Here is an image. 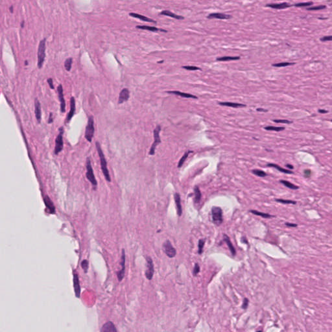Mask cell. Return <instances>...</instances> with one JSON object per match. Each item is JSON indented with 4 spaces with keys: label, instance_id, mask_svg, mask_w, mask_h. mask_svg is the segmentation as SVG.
Returning a JSON list of instances; mask_svg holds the SVG:
<instances>
[{
    "label": "cell",
    "instance_id": "10",
    "mask_svg": "<svg viewBox=\"0 0 332 332\" xmlns=\"http://www.w3.org/2000/svg\"><path fill=\"white\" fill-rule=\"evenodd\" d=\"M58 100L60 103V111L62 113H64L66 112V103L64 97V90L62 84H59L57 88Z\"/></svg>",
    "mask_w": 332,
    "mask_h": 332
},
{
    "label": "cell",
    "instance_id": "1",
    "mask_svg": "<svg viewBox=\"0 0 332 332\" xmlns=\"http://www.w3.org/2000/svg\"><path fill=\"white\" fill-rule=\"evenodd\" d=\"M96 149H97V150L99 157H100V158L101 167V170H102L103 173V175H104V176H105V179L106 180V181L110 182H111V178H110V174H109V170H108V168H107V162H106V160L105 154L103 152V150L101 147L100 144L99 143L98 141H96Z\"/></svg>",
    "mask_w": 332,
    "mask_h": 332
},
{
    "label": "cell",
    "instance_id": "55",
    "mask_svg": "<svg viewBox=\"0 0 332 332\" xmlns=\"http://www.w3.org/2000/svg\"><path fill=\"white\" fill-rule=\"evenodd\" d=\"M24 21H22V24H21V27H24Z\"/></svg>",
    "mask_w": 332,
    "mask_h": 332
},
{
    "label": "cell",
    "instance_id": "49",
    "mask_svg": "<svg viewBox=\"0 0 332 332\" xmlns=\"http://www.w3.org/2000/svg\"><path fill=\"white\" fill-rule=\"evenodd\" d=\"M47 122H48L49 124H51V123H52L53 122V113L52 112H51L49 114V117L48 121H47Z\"/></svg>",
    "mask_w": 332,
    "mask_h": 332
},
{
    "label": "cell",
    "instance_id": "12",
    "mask_svg": "<svg viewBox=\"0 0 332 332\" xmlns=\"http://www.w3.org/2000/svg\"><path fill=\"white\" fill-rule=\"evenodd\" d=\"M73 287L77 298H80L81 295V286L79 279V276L77 274L74 273L73 275Z\"/></svg>",
    "mask_w": 332,
    "mask_h": 332
},
{
    "label": "cell",
    "instance_id": "38",
    "mask_svg": "<svg viewBox=\"0 0 332 332\" xmlns=\"http://www.w3.org/2000/svg\"><path fill=\"white\" fill-rule=\"evenodd\" d=\"M276 201L280 202L282 204H296V202L291 201V200H284V199H276Z\"/></svg>",
    "mask_w": 332,
    "mask_h": 332
},
{
    "label": "cell",
    "instance_id": "46",
    "mask_svg": "<svg viewBox=\"0 0 332 332\" xmlns=\"http://www.w3.org/2000/svg\"><path fill=\"white\" fill-rule=\"evenodd\" d=\"M321 41L322 42H328V41H332V35L330 36H325L321 38Z\"/></svg>",
    "mask_w": 332,
    "mask_h": 332
},
{
    "label": "cell",
    "instance_id": "45",
    "mask_svg": "<svg viewBox=\"0 0 332 332\" xmlns=\"http://www.w3.org/2000/svg\"><path fill=\"white\" fill-rule=\"evenodd\" d=\"M248 299L247 298H245L243 302V304L241 305V308L244 309H246L248 307Z\"/></svg>",
    "mask_w": 332,
    "mask_h": 332
},
{
    "label": "cell",
    "instance_id": "19",
    "mask_svg": "<svg viewBox=\"0 0 332 332\" xmlns=\"http://www.w3.org/2000/svg\"><path fill=\"white\" fill-rule=\"evenodd\" d=\"M266 7L272 8H274V9L280 10V9H285V8H287L288 7H291V5H289V4H288L287 3H280L267 4Z\"/></svg>",
    "mask_w": 332,
    "mask_h": 332
},
{
    "label": "cell",
    "instance_id": "25",
    "mask_svg": "<svg viewBox=\"0 0 332 332\" xmlns=\"http://www.w3.org/2000/svg\"><path fill=\"white\" fill-rule=\"evenodd\" d=\"M267 166L274 167L275 169H277L278 171L282 172V173H286V174H293V173H294L292 171L287 169H284V168L279 166L277 164H275V163H268V164H267Z\"/></svg>",
    "mask_w": 332,
    "mask_h": 332
},
{
    "label": "cell",
    "instance_id": "29",
    "mask_svg": "<svg viewBox=\"0 0 332 332\" xmlns=\"http://www.w3.org/2000/svg\"><path fill=\"white\" fill-rule=\"evenodd\" d=\"M194 192H195V202L196 203H199L201 200V192L198 186H195L194 188Z\"/></svg>",
    "mask_w": 332,
    "mask_h": 332
},
{
    "label": "cell",
    "instance_id": "43",
    "mask_svg": "<svg viewBox=\"0 0 332 332\" xmlns=\"http://www.w3.org/2000/svg\"><path fill=\"white\" fill-rule=\"evenodd\" d=\"M182 68L184 69H186V70H189V71H195V70H201V69L199 68H198L197 66H182Z\"/></svg>",
    "mask_w": 332,
    "mask_h": 332
},
{
    "label": "cell",
    "instance_id": "17",
    "mask_svg": "<svg viewBox=\"0 0 332 332\" xmlns=\"http://www.w3.org/2000/svg\"><path fill=\"white\" fill-rule=\"evenodd\" d=\"M101 332H116L117 330H116L114 324L112 322L109 321L103 326L101 329L100 330Z\"/></svg>",
    "mask_w": 332,
    "mask_h": 332
},
{
    "label": "cell",
    "instance_id": "9",
    "mask_svg": "<svg viewBox=\"0 0 332 332\" xmlns=\"http://www.w3.org/2000/svg\"><path fill=\"white\" fill-rule=\"evenodd\" d=\"M154 265L150 257L147 258V269L145 271V277L148 280H152L154 274Z\"/></svg>",
    "mask_w": 332,
    "mask_h": 332
},
{
    "label": "cell",
    "instance_id": "41",
    "mask_svg": "<svg viewBox=\"0 0 332 332\" xmlns=\"http://www.w3.org/2000/svg\"><path fill=\"white\" fill-rule=\"evenodd\" d=\"M273 122L277 123H284V124H291L292 123L291 121H289L287 119H274Z\"/></svg>",
    "mask_w": 332,
    "mask_h": 332
},
{
    "label": "cell",
    "instance_id": "56",
    "mask_svg": "<svg viewBox=\"0 0 332 332\" xmlns=\"http://www.w3.org/2000/svg\"><path fill=\"white\" fill-rule=\"evenodd\" d=\"M162 62H163V60H162V61H159V62H158V63H162Z\"/></svg>",
    "mask_w": 332,
    "mask_h": 332
},
{
    "label": "cell",
    "instance_id": "20",
    "mask_svg": "<svg viewBox=\"0 0 332 332\" xmlns=\"http://www.w3.org/2000/svg\"><path fill=\"white\" fill-rule=\"evenodd\" d=\"M129 16H131V17H133V18L140 19V20H142V21H147V22L157 24V21H155V20H153V19L149 18H147V17H145V16H143V15H141V14H139L133 13V12H131V13L129 14Z\"/></svg>",
    "mask_w": 332,
    "mask_h": 332
},
{
    "label": "cell",
    "instance_id": "6",
    "mask_svg": "<svg viewBox=\"0 0 332 332\" xmlns=\"http://www.w3.org/2000/svg\"><path fill=\"white\" fill-rule=\"evenodd\" d=\"M86 167H87V173H86V176H87V179L91 182L93 186H97V182L96 177H95L92 166L91 164V161H90V159L89 158H87V165H86Z\"/></svg>",
    "mask_w": 332,
    "mask_h": 332
},
{
    "label": "cell",
    "instance_id": "54",
    "mask_svg": "<svg viewBox=\"0 0 332 332\" xmlns=\"http://www.w3.org/2000/svg\"><path fill=\"white\" fill-rule=\"evenodd\" d=\"M10 12H11V13H12V12H13V7H12V6H11V7H10Z\"/></svg>",
    "mask_w": 332,
    "mask_h": 332
},
{
    "label": "cell",
    "instance_id": "18",
    "mask_svg": "<svg viewBox=\"0 0 332 332\" xmlns=\"http://www.w3.org/2000/svg\"><path fill=\"white\" fill-rule=\"evenodd\" d=\"M174 199L176 206V210H177V214L179 216H181V215L182 213V205H181V199H180V195L178 193H176L174 195Z\"/></svg>",
    "mask_w": 332,
    "mask_h": 332
},
{
    "label": "cell",
    "instance_id": "48",
    "mask_svg": "<svg viewBox=\"0 0 332 332\" xmlns=\"http://www.w3.org/2000/svg\"><path fill=\"white\" fill-rule=\"evenodd\" d=\"M304 173L305 177L309 178V177H310V176H311V170H309V169H305L304 171Z\"/></svg>",
    "mask_w": 332,
    "mask_h": 332
},
{
    "label": "cell",
    "instance_id": "7",
    "mask_svg": "<svg viewBox=\"0 0 332 332\" xmlns=\"http://www.w3.org/2000/svg\"><path fill=\"white\" fill-rule=\"evenodd\" d=\"M161 131V127L160 125H157L154 130V143L153 144L149 150V155H154L155 153V149L161 143L160 137V132Z\"/></svg>",
    "mask_w": 332,
    "mask_h": 332
},
{
    "label": "cell",
    "instance_id": "8",
    "mask_svg": "<svg viewBox=\"0 0 332 332\" xmlns=\"http://www.w3.org/2000/svg\"><path fill=\"white\" fill-rule=\"evenodd\" d=\"M163 251L166 253V255L170 258H173L176 256V249L172 246L171 243L169 240H167L166 242L163 244Z\"/></svg>",
    "mask_w": 332,
    "mask_h": 332
},
{
    "label": "cell",
    "instance_id": "32",
    "mask_svg": "<svg viewBox=\"0 0 332 332\" xmlns=\"http://www.w3.org/2000/svg\"><path fill=\"white\" fill-rule=\"evenodd\" d=\"M72 62L73 59L71 58H68L66 60V61L64 62V67H65L66 70L68 71H70L72 67Z\"/></svg>",
    "mask_w": 332,
    "mask_h": 332
},
{
    "label": "cell",
    "instance_id": "2",
    "mask_svg": "<svg viewBox=\"0 0 332 332\" xmlns=\"http://www.w3.org/2000/svg\"><path fill=\"white\" fill-rule=\"evenodd\" d=\"M46 38H44V39L42 40L40 42L39 46H38V53H37V57H38L37 66L39 69H41L42 68L43 64H44V60L46 58Z\"/></svg>",
    "mask_w": 332,
    "mask_h": 332
},
{
    "label": "cell",
    "instance_id": "37",
    "mask_svg": "<svg viewBox=\"0 0 332 332\" xmlns=\"http://www.w3.org/2000/svg\"><path fill=\"white\" fill-rule=\"evenodd\" d=\"M204 243H205L204 239H200L199 241V245H198V247H199V251H198V253H199V254H201L202 253Z\"/></svg>",
    "mask_w": 332,
    "mask_h": 332
},
{
    "label": "cell",
    "instance_id": "21",
    "mask_svg": "<svg viewBox=\"0 0 332 332\" xmlns=\"http://www.w3.org/2000/svg\"><path fill=\"white\" fill-rule=\"evenodd\" d=\"M136 28L140 29H143V30H147V31H152V32H157L158 31H161V32H164V33L167 32L166 30L158 29L153 26H147V25H137Z\"/></svg>",
    "mask_w": 332,
    "mask_h": 332
},
{
    "label": "cell",
    "instance_id": "15",
    "mask_svg": "<svg viewBox=\"0 0 332 332\" xmlns=\"http://www.w3.org/2000/svg\"><path fill=\"white\" fill-rule=\"evenodd\" d=\"M130 97V93L129 90L127 88H123L119 93V99H118V104H122L124 102H126L128 100Z\"/></svg>",
    "mask_w": 332,
    "mask_h": 332
},
{
    "label": "cell",
    "instance_id": "35",
    "mask_svg": "<svg viewBox=\"0 0 332 332\" xmlns=\"http://www.w3.org/2000/svg\"><path fill=\"white\" fill-rule=\"evenodd\" d=\"M252 172L254 175H255L258 176H260V177H265V176L267 175V174L265 173V172L260 169H254L252 170Z\"/></svg>",
    "mask_w": 332,
    "mask_h": 332
},
{
    "label": "cell",
    "instance_id": "27",
    "mask_svg": "<svg viewBox=\"0 0 332 332\" xmlns=\"http://www.w3.org/2000/svg\"><path fill=\"white\" fill-rule=\"evenodd\" d=\"M219 105H222V106H226L232 107V108H240V107H245V106H246L245 105L239 104V103H230V102H220V103H219Z\"/></svg>",
    "mask_w": 332,
    "mask_h": 332
},
{
    "label": "cell",
    "instance_id": "44",
    "mask_svg": "<svg viewBox=\"0 0 332 332\" xmlns=\"http://www.w3.org/2000/svg\"><path fill=\"white\" fill-rule=\"evenodd\" d=\"M199 272H200V267H199V264H196L195 265V267H194L193 274L194 276H197V274L199 273Z\"/></svg>",
    "mask_w": 332,
    "mask_h": 332
},
{
    "label": "cell",
    "instance_id": "53",
    "mask_svg": "<svg viewBox=\"0 0 332 332\" xmlns=\"http://www.w3.org/2000/svg\"><path fill=\"white\" fill-rule=\"evenodd\" d=\"M286 167H287L288 169H292L293 168H294V167H293L292 165L291 164H286Z\"/></svg>",
    "mask_w": 332,
    "mask_h": 332
},
{
    "label": "cell",
    "instance_id": "22",
    "mask_svg": "<svg viewBox=\"0 0 332 332\" xmlns=\"http://www.w3.org/2000/svg\"><path fill=\"white\" fill-rule=\"evenodd\" d=\"M44 202H45V204H46V207L49 210L50 213H54L55 212V206L53 205V202L51 201V199H49V197L46 196L44 198Z\"/></svg>",
    "mask_w": 332,
    "mask_h": 332
},
{
    "label": "cell",
    "instance_id": "58",
    "mask_svg": "<svg viewBox=\"0 0 332 332\" xmlns=\"http://www.w3.org/2000/svg\"><path fill=\"white\" fill-rule=\"evenodd\" d=\"M331 122H332V120H331Z\"/></svg>",
    "mask_w": 332,
    "mask_h": 332
},
{
    "label": "cell",
    "instance_id": "30",
    "mask_svg": "<svg viewBox=\"0 0 332 332\" xmlns=\"http://www.w3.org/2000/svg\"><path fill=\"white\" fill-rule=\"evenodd\" d=\"M239 59V57H229V56H226V57H218L217 58V60H218V61H230V60H237Z\"/></svg>",
    "mask_w": 332,
    "mask_h": 332
},
{
    "label": "cell",
    "instance_id": "31",
    "mask_svg": "<svg viewBox=\"0 0 332 332\" xmlns=\"http://www.w3.org/2000/svg\"><path fill=\"white\" fill-rule=\"evenodd\" d=\"M251 212L254 215H258V216H261L262 217L264 218H266V219H268V218H270V217H273L274 216L273 215H269V214H267V213H262V212H258V211H256V210H251Z\"/></svg>",
    "mask_w": 332,
    "mask_h": 332
},
{
    "label": "cell",
    "instance_id": "24",
    "mask_svg": "<svg viewBox=\"0 0 332 332\" xmlns=\"http://www.w3.org/2000/svg\"><path fill=\"white\" fill-rule=\"evenodd\" d=\"M167 93H172V94H175V95H177V96H181V97H185V98L197 99V96H193V95H192V94H190V93H183V92H179V91H168V92H167Z\"/></svg>",
    "mask_w": 332,
    "mask_h": 332
},
{
    "label": "cell",
    "instance_id": "52",
    "mask_svg": "<svg viewBox=\"0 0 332 332\" xmlns=\"http://www.w3.org/2000/svg\"><path fill=\"white\" fill-rule=\"evenodd\" d=\"M257 111H258V112H268V110L264 109H257Z\"/></svg>",
    "mask_w": 332,
    "mask_h": 332
},
{
    "label": "cell",
    "instance_id": "11",
    "mask_svg": "<svg viewBox=\"0 0 332 332\" xmlns=\"http://www.w3.org/2000/svg\"><path fill=\"white\" fill-rule=\"evenodd\" d=\"M125 250H122V255L121 257V262L120 264L122 265V269H121L119 272L118 273V278L119 282H121L123 280L124 275H125Z\"/></svg>",
    "mask_w": 332,
    "mask_h": 332
},
{
    "label": "cell",
    "instance_id": "42",
    "mask_svg": "<svg viewBox=\"0 0 332 332\" xmlns=\"http://www.w3.org/2000/svg\"><path fill=\"white\" fill-rule=\"evenodd\" d=\"M325 8H326L325 5H318L317 7H312L308 8L307 10L308 11H319V10L324 9Z\"/></svg>",
    "mask_w": 332,
    "mask_h": 332
},
{
    "label": "cell",
    "instance_id": "26",
    "mask_svg": "<svg viewBox=\"0 0 332 332\" xmlns=\"http://www.w3.org/2000/svg\"><path fill=\"white\" fill-rule=\"evenodd\" d=\"M223 237H224V240H225V241L226 242V243L227 245H228V248H229L230 251V252L232 253V254L233 256H235V254H236V250H235V248H234V246H233V245H232V242H231V241L230 240V238H228V236H226V235H225V234L223 236Z\"/></svg>",
    "mask_w": 332,
    "mask_h": 332
},
{
    "label": "cell",
    "instance_id": "34",
    "mask_svg": "<svg viewBox=\"0 0 332 332\" xmlns=\"http://www.w3.org/2000/svg\"><path fill=\"white\" fill-rule=\"evenodd\" d=\"M265 129L267 131H273L276 132H280L285 130V127H274V126H267L265 127Z\"/></svg>",
    "mask_w": 332,
    "mask_h": 332
},
{
    "label": "cell",
    "instance_id": "36",
    "mask_svg": "<svg viewBox=\"0 0 332 332\" xmlns=\"http://www.w3.org/2000/svg\"><path fill=\"white\" fill-rule=\"evenodd\" d=\"M294 64H295V63H291V62H280V63H277V64H273V66L281 68V67L289 66H291V65H294Z\"/></svg>",
    "mask_w": 332,
    "mask_h": 332
},
{
    "label": "cell",
    "instance_id": "47",
    "mask_svg": "<svg viewBox=\"0 0 332 332\" xmlns=\"http://www.w3.org/2000/svg\"><path fill=\"white\" fill-rule=\"evenodd\" d=\"M47 83L49 84V86L50 88L54 90V89H55V87H54V84H53V79H51V78H49L48 79H47Z\"/></svg>",
    "mask_w": 332,
    "mask_h": 332
},
{
    "label": "cell",
    "instance_id": "4",
    "mask_svg": "<svg viewBox=\"0 0 332 332\" xmlns=\"http://www.w3.org/2000/svg\"><path fill=\"white\" fill-rule=\"evenodd\" d=\"M59 134H58L57 138L55 140V147L54 150L55 154L57 155L63 150L64 147V141H63V134H64V128L63 127H60L58 129Z\"/></svg>",
    "mask_w": 332,
    "mask_h": 332
},
{
    "label": "cell",
    "instance_id": "57",
    "mask_svg": "<svg viewBox=\"0 0 332 332\" xmlns=\"http://www.w3.org/2000/svg\"><path fill=\"white\" fill-rule=\"evenodd\" d=\"M27 64H28L27 61H25V64H27Z\"/></svg>",
    "mask_w": 332,
    "mask_h": 332
},
{
    "label": "cell",
    "instance_id": "28",
    "mask_svg": "<svg viewBox=\"0 0 332 332\" xmlns=\"http://www.w3.org/2000/svg\"><path fill=\"white\" fill-rule=\"evenodd\" d=\"M280 183H282L283 185H284L286 187L289 188L291 189H298L299 188V186H296V185L293 184L292 183H291L290 182H289V181H287V180H282L280 181Z\"/></svg>",
    "mask_w": 332,
    "mask_h": 332
},
{
    "label": "cell",
    "instance_id": "5",
    "mask_svg": "<svg viewBox=\"0 0 332 332\" xmlns=\"http://www.w3.org/2000/svg\"><path fill=\"white\" fill-rule=\"evenodd\" d=\"M212 219L215 225H221L223 223V211L219 207L213 206L212 209Z\"/></svg>",
    "mask_w": 332,
    "mask_h": 332
},
{
    "label": "cell",
    "instance_id": "14",
    "mask_svg": "<svg viewBox=\"0 0 332 332\" xmlns=\"http://www.w3.org/2000/svg\"><path fill=\"white\" fill-rule=\"evenodd\" d=\"M75 112V100L73 97H71L70 99V110L67 115V118L66 119V122L69 123L72 119Z\"/></svg>",
    "mask_w": 332,
    "mask_h": 332
},
{
    "label": "cell",
    "instance_id": "51",
    "mask_svg": "<svg viewBox=\"0 0 332 332\" xmlns=\"http://www.w3.org/2000/svg\"><path fill=\"white\" fill-rule=\"evenodd\" d=\"M318 112L319 113L321 114H327V112H328V111L326 110H323V109H319L318 110Z\"/></svg>",
    "mask_w": 332,
    "mask_h": 332
},
{
    "label": "cell",
    "instance_id": "50",
    "mask_svg": "<svg viewBox=\"0 0 332 332\" xmlns=\"http://www.w3.org/2000/svg\"><path fill=\"white\" fill-rule=\"evenodd\" d=\"M285 224H286V226H289V227H296L297 226L296 224H292V223H286Z\"/></svg>",
    "mask_w": 332,
    "mask_h": 332
},
{
    "label": "cell",
    "instance_id": "3",
    "mask_svg": "<svg viewBox=\"0 0 332 332\" xmlns=\"http://www.w3.org/2000/svg\"><path fill=\"white\" fill-rule=\"evenodd\" d=\"M95 127H94V119L93 116H90L88 120V123L85 131V138L89 142H92L94 136Z\"/></svg>",
    "mask_w": 332,
    "mask_h": 332
},
{
    "label": "cell",
    "instance_id": "33",
    "mask_svg": "<svg viewBox=\"0 0 332 332\" xmlns=\"http://www.w3.org/2000/svg\"><path fill=\"white\" fill-rule=\"evenodd\" d=\"M192 153V151H189H189L186 152V153H184V154L182 156V157L180 158V160L179 162V163H178V167L179 168H180L181 167L183 166V164L184 163V162L186 161V158L188 157V155L189 154V153Z\"/></svg>",
    "mask_w": 332,
    "mask_h": 332
},
{
    "label": "cell",
    "instance_id": "23",
    "mask_svg": "<svg viewBox=\"0 0 332 332\" xmlns=\"http://www.w3.org/2000/svg\"><path fill=\"white\" fill-rule=\"evenodd\" d=\"M160 14L162 15H164V16H169L171 17V18H175L176 20H184V18L183 16H180V15H177L175 13H173V12H171L170 11H167V10H165V11H162L161 12H160Z\"/></svg>",
    "mask_w": 332,
    "mask_h": 332
},
{
    "label": "cell",
    "instance_id": "40",
    "mask_svg": "<svg viewBox=\"0 0 332 332\" xmlns=\"http://www.w3.org/2000/svg\"><path fill=\"white\" fill-rule=\"evenodd\" d=\"M81 267L84 270L85 273L87 272V270L88 268V261L87 260H84L81 262Z\"/></svg>",
    "mask_w": 332,
    "mask_h": 332
},
{
    "label": "cell",
    "instance_id": "13",
    "mask_svg": "<svg viewBox=\"0 0 332 332\" xmlns=\"http://www.w3.org/2000/svg\"><path fill=\"white\" fill-rule=\"evenodd\" d=\"M34 114H35V117L38 123H40L42 119L41 105L37 98H36L35 100H34Z\"/></svg>",
    "mask_w": 332,
    "mask_h": 332
},
{
    "label": "cell",
    "instance_id": "39",
    "mask_svg": "<svg viewBox=\"0 0 332 332\" xmlns=\"http://www.w3.org/2000/svg\"><path fill=\"white\" fill-rule=\"evenodd\" d=\"M311 5H313L312 2H305V3H296V4H295L294 6H295L296 7H308V6H311Z\"/></svg>",
    "mask_w": 332,
    "mask_h": 332
},
{
    "label": "cell",
    "instance_id": "16",
    "mask_svg": "<svg viewBox=\"0 0 332 332\" xmlns=\"http://www.w3.org/2000/svg\"><path fill=\"white\" fill-rule=\"evenodd\" d=\"M231 18H232L231 15L225 14H223V13H219V12L211 13L208 16H207V18H208V19L215 18V19H220V20H228V19H230Z\"/></svg>",
    "mask_w": 332,
    "mask_h": 332
}]
</instances>
